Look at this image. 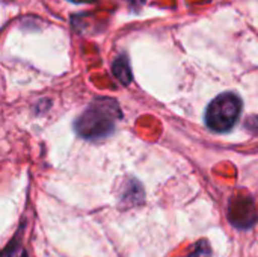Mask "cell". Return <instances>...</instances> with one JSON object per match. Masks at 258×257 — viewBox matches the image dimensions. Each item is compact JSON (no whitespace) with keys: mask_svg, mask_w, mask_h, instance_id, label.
I'll use <instances>...</instances> for the list:
<instances>
[{"mask_svg":"<svg viewBox=\"0 0 258 257\" xmlns=\"http://www.w3.org/2000/svg\"><path fill=\"white\" fill-rule=\"evenodd\" d=\"M128 2H132V3H136V5H142V3H145L147 0H128Z\"/></svg>","mask_w":258,"mask_h":257,"instance_id":"obj_7","label":"cell"},{"mask_svg":"<svg viewBox=\"0 0 258 257\" xmlns=\"http://www.w3.org/2000/svg\"><path fill=\"white\" fill-rule=\"evenodd\" d=\"M243 103L236 92H222L206 109V124L212 132L228 133L239 123Z\"/></svg>","mask_w":258,"mask_h":257,"instance_id":"obj_2","label":"cell"},{"mask_svg":"<svg viewBox=\"0 0 258 257\" xmlns=\"http://www.w3.org/2000/svg\"><path fill=\"white\" fill-rule=\"evenodd\" d=\"M8 257H27V254H26V251L21 247H15Z\"/></svg>","mask_w":258,"mask_h":257,"instance_id":"obj_5","label":"cell"},{"mask_svg":"<svg viewBox=\"0 0 258 257\" xmlns=\"http://www.w3.org/2000/svg\"><path fill=\"white\" fill-rule=\"evenodd\" d=\"M112 73L115 74V77L122 83V85H128L132 82V70H130V64L127 56H119L113 65H112Z\"/></svg>","mask_w":258,"mask_h":257,"instance_id":"obj_4","label":"cell"},{"mask_svg":"<svg viewBox=\"0 0 258 257\" xmlns=\"http://www.w3.org/2000/svg\"><path fill=\"white\" fill-rule=\"evenodd\" d=\"M121 111L116 100L109 97L95 98L76 121V130L83 138H98L109 135L119 120Z\"/></svg>","mask_w":258,"mask_h":257,"instance_id":"obj_1","label":"cell"},{"mask_svg":"<svg viewBox=\"0 0 258 257\" xmlns=\"http://www.w3.org/2000/svg\"><path fill=\"white\" fill-rule=\"evenodd\" d=\"M68 2H73V3H94L95 0H68Z\"/></svg>","mask_w":258,"mask_h":257,"instance_id":"obj_6","label":"cell"},{"mask_svg":"<svg viewBox=\"0 0 258 257\" xmlns=\"http://www.w3.org/2000/svg\"><path fill=\"white\" fill-rule=\"evenodd\" d=\"M230 220L240 229L251 227L257 221V212L251 198H234L230 204Z\"/></svg>","mask_w":258,"mask_h":257,"instance_id":"obj_3","label":"cell"}]
</instances>
